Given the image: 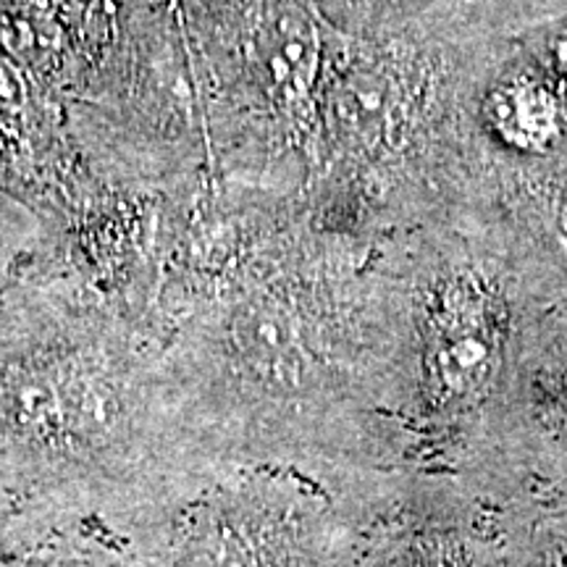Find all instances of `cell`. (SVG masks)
<instances>
[{"label":"cell","mask_w":567,"mask_h":567,"mask_svg":"<svg viewBox=\"0 0 567 567\" xmlns=\"http://www.w3.org/2000/svg\"><path fill=\"white\" fill-rule=\"evenodd\" d=\"M0 42L69 103L105 182L208 172L174 0H0Z\"/></svg>","instance_id":"obj_2"},{"label":"cell","mask_w":567,"mask_h":567,"mask_svg":"<svg viewBox=\"0 0 567 567\" xmlns=\"http://www.w3.org/2000/svg\"><path fill=\"white\" fill-rule=\"evenodd\" d=\"M0 567H145L130 526L116 517H11Z\"/></svg>","instance_id":"obj_6"},{"label":"cell","mask_w":567,"mask_h":567,"mask_svg":"<svg viewBox=\"0 0 567 567\" xmlns=\"http://www.w3.org/2000/svg\"><path fill=\"white\" fill-rule=\"evenodd\" d=\"M197 460L161 339L76 276L13 255L0 276L9 520H126Z\"/></svg>","instance_id":"obj_1"},{"label":"cell","mask_w":567,"mask_h":567,"mask_svg":"<svg viewBox=\"0 0 567 567\" xmlns=\"http://www.w3.org/2000/svg\"><path fill=\"white\" fill-rule=\"evenodd\" d=\"M460 132L473 187L567 255V9L467 40Z\"/></svg>","instance_id":"obj_4"},{"label":"cell","mask_w":567,"mask_h":567,"mask_svg":"<svg viewBox=\"0 0 567 567\" xmlns=\"http://www.w3.org/2000/svg\"><path fill=\"white\" fill-rule=\"evenodd\" d=\"M313 6L339 38L386 42L492 30L499 27L505 0H313Z\"/></svg>","instance_id":"obj_7"},{"label":"cell","mask_w":567,"mask_h":567,"mask_svg":"<svg viewBox=\"0 0 567 567\" xmlns=\"http://www.w3.org/2000/svg\"><path fill=\"white\" fill-rule=\"evenodd\" d=\"M113 189L69 103L0 42V193L30 208L42 231H59Z\"/></svg>","instance_id":"obj_5"},{"label":"cell","mask_w":567,"mask_h":567,"mask_svg":"<svg viewBox=\"0 0 567 567\" xmlns=\"http://www.w3.org/2000/svg\"><path fill=\"white\" fill-rule=\"evenodd\" d=\"M208 174L302 197L331 30L313 0H174Z\"/></svg>","instance_id":"obj_3"}]
</instances>
